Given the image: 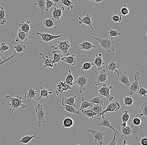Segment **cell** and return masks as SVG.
Wrapping results in <instances>:
<instances>
[{
  "mask_svg": "<svg viewBox=\"0 0 147 145\" xmlns=\"http://www.w3.org/2000/svg\"><path fill=\"white\" fill-rule=\"evenodd\" d=\"M27 94V92H25L24 97L23 99L22 97L19 95H17L16 97H11L9 95L5 96V99L11 102V103L9 104V105L11 108H12V110L10 115H9V117L5 121V123H7V122L8 121L11 114L13 112L14 110L15 109L18 110L20 107H22L23 109H25L27 108V105L23 104V103L24 102H30V101L29 100H24L25 99Z\"/></svg>",
  "mask_w": 147,
  "mask_h": 145,
  "instance_id": "obj_1",
  "label": "cell"
},
{
  "mask_svg": "<svg viewBox=\"0 0 147 145\" xmlns=\"http://www.w3.org/2000/svg\"><path fill=\"white\" fill-rule=\"evenodd\" d=\"M92 38L96 39L99 42L100 46L99 47L109 52H115V48L117 44L114 46V42L113 41L112 37H108L105 38L96 37L92 36Z\"/></svg>",
  "mask_w": 147,
  "mask_h": 145,
  "instance_id": "obj_2",
  "label": "cell"
},
{
  "mask_svg": "<svg viewBox=\"0 0 147 145\" xmlns=\"http://www.w3.org/2000/svg\"><path fill=\"white\" fill-rule=\"evenodd\" d=\"M68 37L66 38V39L64 41H58L57 46H55L51 45V48L52 49L56 50H59L61 52H63L66 56L70 55L69 52V50L72 45L68 40Z\"/></svg>",
  "mask_w": 147,
  "mask_h": 145,
  "instance_id": "obj_3",
  "label": "cell"
},
{
  "mask_svg": "<svg viewBox=\"0 0 147 145\" xmlns=\"http://www.w3.org/2000/svg\"><path fill=\"white\" fill-rule=\"evenodd\" d=\"M120 108V104L117 101H115L111 102L107 105L104 110L99 114V118H95L96 120H100L102 115L105 113L108 112H115L119 110Z\"/></svg>",
  "mask_w": 147,
  "mask_h": 145,
  "instance_id": "obj_4",
  "label": "cell"
},
{
  "mask_svg": "<svg viewBox=\"0 0 147 145\" xmlns=\"http://www.w3.org/2000/svg\"><path fill=\"white\" fill-rule=\"evenodd\" d=\"M112 88V86L108 87L106 84H104L100 88L97 90V92L100 95L103 96L107 100L112 101L114 99V97L110 94V90Z\"/></svg>",
  "mask_w": 147,
  "mask_h": 145,
  "instance_id": "obj_5",
  "label": "cell"
},
{
  "mask_svg": "<svg viewBox=\"0 0 147 145\" xmlns=\"http://www.w3.org/2000/svg\"><path fill=\"white\" fill-rule=\"evenodd\" d=\"M36 115L38 120V127H40L41 123L46 122L45 119L46 113L43 110L42 104H38L35 108Z\"/></svg>",
  "mask_w": 147,
  "mask_h": 145,
  "instance_id": "obj_6",
  "label": "cell"
},
{
  "mask_svg": "<svg viewBox=\"0 0 147 145\" xmlns=\"http://www.w3.org/2000/svg\"><path fill=\"white\" fill-rule=\"evenodd\" d=\"M140 80V73L136 72L135 74V78L134 81L131 84L129 88L127 91H129V95H133L134 93H136L138 91L140 88V86L139 84V81Z\"/></svg>",
  "mask_w": 147,
  "mask_h": 145,
  "instance_id": "obj_7",
  "label": "cell"
},
{
  "mask_svg": "<svg viewBox=\"0 0 147 145\" xmlns=\"http://www.w3.org/2000/svg\"><path fill=\"white\" fill-rule=\"evenodd\" d=\"M87 83H88L87 76H81L77 78L76 81L71 84V86H72L73 85L75 84H78L80 86L79 93L81 94L82 93V91H85V86L87 85Z\"/></svg>",
  "mask_w": 147,
  "mask_h": 145,
  "instance_id": "obj_8",
  "label": "cell"
},
{
  "mask_svg": "<svg viewBox=\"0 0 147 145\" xmlns=\"http://www.w3.org/2000/svg\"><path fill=\"white\" fill-rule=\"evenodd\" d=\"M117 73V76L115 77V80L117 81L120 82L125 86L127 87L130 86L131 83H130L129 77L127 73L124 72L123 74L121 72H119L118 71Z\"/></svg>",
  "mask_w": 147,
  "mask_h": 145,
  "instance_id": "obj_9",
  "label": "cell"
},
{
  "mask_svg": "<svg viewBox=\"0 0 147 145\" xmlns=\"http://www.w3.org/2000/svg\"><path fill=\"white\" fill-rule=\"evenodd\" d=\"M36 35L41 36V41L47 43V42L52 41L54 39L62 37L63 36V34L62 33V34L58 35H51V34H49L47 33L37 32Z\"/></svg>",
  "mask_w": 147,
  "mask_h": 145,
  "instance_id": "obj_10",
  "label": "cell"
},
{
  "mask_svg": "<svg viewBox=\"0 0 147 145\" xmlns=\"http://www.w3.org/2000/svg\"><path fill=\"white\" fill-rule=\"evenodd\" d=\"M88 131L92 133L93 138L95 143L98 142L100 145L103 144L105 133L102 132V130L97 131L94 129H91V130H88Z\"/></svg>",
  "mask_w": 147,
  "mask_h": 145,
  "instance_id": "obj_11",
  "label": "cell"
},
{
  "mask_svg": "<svg viewBox=\"0 0 147 145\" xmlns=\"http://www.w3.org/2000/svg\"><path fill=\"white\" fill-rule=\"evenodd\" d=\"M119 130L121 131V136L124 137H128L132 135V133H135L137 132V128L136 126L134 125L129 126L128 125L125 127L120 128Z\"/></svg>",
  "mask_w": 147,
  "mask_h": 145,
  "instance_id": "obj_12",
  "label": "cell"
},
{
  "mask_svg": "<svg viewBox=\"0 0 147 145\" xmlns=\"http://www.w3.org/2000/svg\"><path fill=\"white\" fill-rule=\"evenodd\" d=\"M71 86L67 84L65 81L59 82L58 84L57 85V89L55 91L56 95L58 96L60 94H62L64 91H67L69 89H72Z\"/></svg>",
  "mask_w": 147,
  "mask_h": 145,
  "instance_id": "obj_13",
  "label": "cell"
},
{
  "mask_svg": "<svg viewBox=\"0 0 147 145\" xmlns=\"http://www.w3.org/2000/svg\"><path fill=\"white\" fill-rule=\"evenodd\" d=\"M102 119L101 121L98 124V126H103V127H107V128H110V129L113 130L115 133L118 135V132L116 131L115 129L112 126V125L110 124V122L109 121L108 118V114L107 113H105L102 115Z\"/></svg>",
  "mask_w": 147,
  "mask_h": 145,
  "instance_id": "obj_14",
  "label": "cell"
},
{
  "mask_svg": "<svg viewBox=\"0 0 147 145\" xmlns=\"http://www.w3.org/2000/svg\"><path fill=\"white\" fill-rule=\"evenodd\" d=\"M64 10V8L63 6H60L59 7L57 6L53 9L52 14H51L52 16H51L50 18L54 22L57 20H59Z\"/></svg>",
  "mask_w": 147,
  "mask_h": 145,
  "instance_id": "obj_15",
  "label": "cell"
},
{
  "mask_svg": "<svg viewBox=\"0 0 147 145\" xmlns=\"http://www.w3.org/2000/svg\"><path fill=\"white\" fill-rule=\"evenodd\" d=\"M108 74L104 69L101 70L99 74L96 76L95 81V85L96 86L100 85L101 83L105 82L108 78Z\"/></svg>",
  "mask_w": 147,
  "mask_h": 145,
  "instance_id": "obj_16",
  "label": "cell"
},
{
  "mask_svg": "<svg viewBox=\"0 0 147 145\" xmlns=\"http://www.w3.org/2000/svg\"><path fill=\"white\" fill-rule=\"evenodd\" d=\"M38 55H41L42 58V63L44 64L45 68H54L56 67L57 64L55 65L53 63V58L49 56L43 55L42 53H38Z\"/></svg>",
  "mask_w": 147,
  "mask_h": 145,
  "instance_id": "obj_17",
  "label": "cell"
},
{
  "mask_svg": "<svg viewBox=\"0 0 147 145\" xmlns=\"http://www.w3.org/2000/svg\"><path fill=\"white\" fill-rule=\"evenodd\" d=\"M78 19L79 20V24L82 26V24L87 25L90 27L92 30H94L93 28L92 27V20L89 14H85L84 17H82L79 16Z\"/></svg>",
  "mask_w": 147,
  "mask_h": 145,
  "instance_id": "obj_18",
  "label": "cell"
},
{
  "mask_svg": "<svg viewBox=\"0 0 147 145\" xmlns=\"http://www.w3.org/2000/svg\"><path fill=\"white\" fill-rule=\"evenodd\" d=\"M105 63L102 58V54L100 53L98 54H96V58L94 62L92 63V65L96 67L97 70H101L102 69V65L105 64Z\"/></svg>",
  "mask_w": 147,
  "mask_h": 145,
  "instance_id": "obj_19",
  "label": "cell"
},
{
  "mask_svg": "<svg viewBox=\"0 0 147 145\" xmlns=\"http://www.w3.org/2000/svg\"><path fill=\"white\" fill-rule=\"evenodd\" d=\"M77 97V95L70 97L68 98L63 97L61 99L62 106L64 105H69L73 106L74 107H76V105L75 104V99Z\"/></svg>",
  "mask_w": 147,
  "mask_h": 145,
  "instance_id": "obj_20",
  "label": "cell"
},
{
  "mask_svg": "<svg viewBox=\"0 0 147 145\" xmlns=\"http://www.w3.org/2000/svg\"><path fill=\"white\" fill-rule=\"evenodd\" d=\"M34 5L37 6L40 10L41 15L44 16L45 12L47 11L46 9V0H35Z\"/></svg>",
  "mask_w": 147,
  "mask_h": 145,
  "instance_id": "obj_21",
  "label": "cell"
},
{
  "mask_svg": "<svg viewBox=\"0 0 147 145\" xmlns=\"http://www.w3.org/2000/svg\"><path fill=\"white\" fill-rule=\"evenodd\" d=\"M78 45L80 46V50L86 51L90 50L92 48H95L96 47L95 45L88 41H83L81 43H79Z\"/></svg>",
  "mask_w": 147,
  "mask_h": 145,
  "instance_id": "obj_22",
  "label": "cell"
},
{
  "mask_svg": "<svg viewBox=\"0 0 147 145\" xmlns=\"http://www.w3.org/2000/svg\"><path fill=\"white\" fill-rule=\"evenodd\" d=\"M31 23L30 20H28L26 22L22 21V23L18 25L19 29L22 30L28 35L29 32L30 31V24Z\"/></svg>",
  "mask_w": 147,
  "mask_h": 145,
  "instance_id": "obj_23",
  "label": "cell"
},
{
  "mask_svg": "<svg viewBox=\"0 0 147 145\" xmlns=\"http://www.w3.org/2000/svg\"><path fill=\"white\" fill-rule=\"evenodd\" d=\"M28 35H27L25 32H23L20 29H18L17 37L16 38L15 41L16 42L21 41L27 42L28 40Z\"/></svg>",
  "mask_w": 147,
  "mask_h": 145,
  "instance_id": "obj_24",
  "label": "cell"
},
{
  "mask_svg": "<svg viewBox=\"0 0 147 145\" xmlns=\"http://www.w3.org/2000/svg\"><path fill=\"white\" fill-rule=\"evenodd\" d=\"M120 64L115 62L113 61H111L108 65L106 66L107 71L111 72H117V69L120 67Z\"/></svg>",
  "mask_w": 147,
  "mask_h": 145,
  "instance_id": "obj_25",
  "label": "cell"
},
{
  "mask_svg": "<svg viewBox=\"0 0 147 145\" xmlns=\"http://www.w3.org/2000/svg\"><path fill=\"white\" fill-rule=\"evenodd\" d=\"M63 61L66 62V63L68 64L71 65H75L77 63L75 54H72L71 55L67 56V57H64L63 58Z\"/></svg>",
  "mask_w": 147,
  "mask_h": 145,
  "instance_id": "obj_26",
  "label": "cell"
},
{
  "mask_svg": "<svg viewBox=\"0 0 147 145\" xmlns=\"http://www.w3.org/2000/svg\"><path fill=\"white\" fill-rule=\"evenodd\" d=\"M52 53L53 54V64H57V63H60L61 62L63 61V55L61 53H58L56 51H52Z\"/></svg>",
  "mask_w": 147,
  "mask_h": 145,
  "instance_id": "obj_27",
  "label": "cell"
},
{
  "mask_svg": "<svg viewBox=\"0 0 147 145\" xmlns=\"http://www.w3.org/2000/svg\"><path fill=\"white\" fill-rule=\"evenodd\" d=\"M40 89H41L40 96H39L38 98L36 99V101H38L40 100L41 98L45 97L47 99L48 98L49 95H51L52 94V92L48 91L47 89L44 87H40Z\"/></svg>",
  "mask_w": 147,
  "mask_h": 145,
  "instance_id": "obj_28",
  "label": "cell"
},
{
  "mask_svg": "<svg viewBox=\"0 0 147 145\" xmlns=\"http://www.w3.org/2000/svg\"><path fill=\"white\" fill-rule=\"evenodd\" d=\"M79 103L80 104V110H84V109L87 108H89V107H93L94 104L91 102H89L87 100L84 99V97H82V101H80Z\"/></svg>",
  "mask_w": 147,
  "mask_h": 145,
  "instance_id": "obj_29",
  "label": "cell"
},
{
  "mask_svg": "<svg viewBox=\"0 0 147 145\" xmlns=\"http://www.w3.org/2000/svg\"><path fill=\"white\" fill-rule=\"evenodd\" d=\"M74 125V121L72 118H67L63 122V128H70Z\"/></svg>",
  "mask_w": 147,
  "mask_h": 145,
  "instance_id": "obj_30",
  "label": "cell"
},
{
  "mask_svg": "<svg viewBox=\"0 0 147 145\" xmlns=\"http://www.w3.org/2000/svg\"><path fill=\"white\" fill-rule=\"evenodd\" d=\"M83 114L87 117V118H93L94 116H96L97 115V114L96 113V112H94L91 109L88 110H81Z\"/></svg>",
  "mask_w": 147,
  "mask_h": 145,
  "instance_id": "obj_31",
  "label": "cell"
},
{
  "mask_svg": "<svg viewBox=\"0 0 147 145\" xmlns=\"http://www.w3.org/2000/svg\"><path fill=\"white\" fill-rule=\"evenodd\" d=\"M7 22L5 18V11L2 6H0V25H4Z\"/></svg>",
  "mask_w": 147,
  "mask_h": 145,
  "instance_id": "obj_32",
  "label": "cell"
},
{
  "mask_svg": "<svg viewBox=\"0 0 147 145\" xmlns=\"http://www.w3.org/2000/svg\"><path fill=\"white\" fill-rule=\"evenodd\" d=\"M87 100L89 102H91L93 104H98V105L102 106L104 105L103 101L98 96H96L90 100L87 99Z\"/></svg>",
  "mask_w": 147,
  "mask_h": 145,
  "instance_id": "obj_33",
  "label": "cell"
},
{
  "mask_svg": "<svg viewBox=\"0 0 147 145\" xmlns=\"http://www.w3.org/2000/svg\"><path fill=\"white\" fill-rule=\"evenodd\" d=\"M62 106H63V108L65 109V110L69 113L75 114H80V112L77 110L73 106L69 105H64Z\"/></svg>",
  "mask_w": 147,
  "mask_h": 145,
  "instance_id": "obj_34",
  "label": "cell"
},
{
  "mask_svg": "<svg viewBox=\"0 0 147 145\" xmlns=\"http://www.w3.org/2000/svg\"><path fill=\"white\" fill-rule=\"evenodd\" d=\"M38 92V90L37 91H35L33 88H30L29 91H28V100L31 101L32 99L36 100L37 99L36 98Z\"/></svg>",
  "mask_w": 147,
  "mask_h": 145,
  "instance_id": "obj_35",
  "label": "cell"
},
{
  "mask_svg": "<svg viewBox=\"0 0 147 145\" xmlns=\"http://www.w3.org/2000/svg\"><path fill=\"white\" fill-rule=\"evenodd\" d=\"M55 22L50 18L44 19L42 22L43 25L47 28H51L55 25Z\"/></svg>",
  "mask_w": 147,
  "mask_h": 145,
  "instance_id": "obj_36",
  "label": "cell"
},
{
  "mask_svg": "<svg viewBox=\"0 0 147 145\" xmlns=\"http://www.w3.org/2000/svg\"><path fill=\"white\" fill-rule=\"evenodd\" d=\"M13 47L15 50L16 52L18 53H21L23 52H24L26 48V45L22 44H18L16 46H13Z\"/></svg>",
  "mask_w": 147,
  "mask_h": 145,
  "instance_id": "obj_37",
  "label": "cell"
},
{
  "mask_svg": "<svg viewBox=\"0 0 147 145\" xmlns=\"http://www.w3.org/2000/svg\"><path fill=\"white\" fill-rule=\"evenodd\" d=\"M60 2L67 7V10L72 9L74 8L73 3L70 0H60Z\"/></svg>",
  "mask_w": 147,
  "mask_h": 145,
  "instance_id": "obj_38",
  "label": "cell"
},
{
  "mask_svg": "<svg viewBox=\"0 0 147 145\" xmlns=\"http://www.w3.org/2000/svg\"><path fill=\"white\" fill-rule=\"evenodd\" d=\"M36 135H32V136L26 135V136L23 137L22 139L19 140L18 142H19V143H21V144H27L28 143H29V142Z\"/></svg>",
  "mask_w": 147,
  "mask_h": 145,
  "instance_id": "obj_39",
  "label": "cell"
},
{
  "mask_svg": "<svg viewBox=\"0 0 147 145\" xmlns=\"http://www.w3.org/2000/svg\"><path fill=\"white\" fill-rule=\"evenodd\" d=\"M69 74L67 76L65 79V82L69 85L71 86V85L73 83V81L74 80V78L71 74V72L69 69L68 70Z\"/></svg>",
  "mask_w": 147,
  "mask_h": 145,
  "instance_id": "obj_40",
  "label": "cell"
},
{
  "mask_svg": "<svg viewBox=\"0 0 147 145\" xmlns=\"http://www.w3.org/2000/svg\"><path fill=\"white\" fill-rule=\"evenodd\" d=\"M91 110L96 112L97 114H99L101 113L104 110L102 106L96 104H94V106L92 107Z\"/></svg>",
  "mask_w": 147,
  "mask_h": 145,
  "instance_id": "obj_41",
  "label": "cell"
},
{
  "mask_svg": "<svg viewBox=\"0 0 147 145\" xmlns=\"http://www.w3.org/2000/svg\"><path fill=\"white\" fill-rule=\"evenodd\" d=\"M123 101L126 106H130L133 104L134 100L131 97H124Z\"/></svg>",
  "mask_w": 147,
  "mask_h": 145,
  "instance_id": "obj_42",
  "label": "cell"
},
{
  "mask_svg": "<svg viewBox=\"0 0 147 145\" xmlns=\"http://www.w3.org/2000/svg\"><path fill=\"white\" fill-rule=\"evenodd\" d=\"M138 96L140 97H146L147 96V91L146 89L143 88L142 86H140V88L138 91L137 92Z\"/></svg>",
  "mask_w": 147,
  "mask_h": 145,
  "instance_id": "obj_43",
  "label": "cell"
},
{
  "mask_svg": "<svg viewBox=\"0 0 147 145\" xmlns=\"http://www.w3.org/2000/svg\"><path fill=\"white\" fill-rule=\"evenodd\" d=\"M108 34L109 35V37H117L118 36H122L120 33L117 30H114V29H110L109 31L108 32Z\"/></svg>",
  "mask_w": 147,
  "mask_h": 145,
  "instance_id": "obj_44",
  "label": "cell"
},
{
  "mask_svg": "<svg viewBox=\"0 0 147 145\" xmlns=\"http://www.w3.org/2000/svg\"><path fill=\"white\" fill-rule=\"evenodd\" d=\"M111 18L113 22L115 23H120L122 21V16L120 15H113L111 14Z\"/></svg>",
  "mask_w": 147,
  "mask_h": 145,
  "instance_id": "obj_45",
  "label": "cell"
},
{
  "mask_svg": "<svg viewBox=\"0 0 147 145\" xmlns=\"http://www.w3.org/2000/svg\"><path fill=\"white\" fill-rule=\"evenodd\" d=\"M130 118V115L128 113V111L127 110L124 111L122 116V120L123 122H127Z\"/></svg>",
  "mask_w": 147,
  "mask_h": 145,
  "instance_id": "obj_46",
  "label": "cell"
},
{
  "mask_svg": "<svg viewBox=\"0 0 147 145\" xmlns=\"http://www.w3.org/2000/svg\"><path fill=\"white\" fill-rule=\"evenodd\" d=\"M147 104L146 103H144L142 104L141 106V109L142 110V112L139 115V118L142 117V116H145L147 117Z\"/></svg>",
  "mask_w": 147,
  "mask_h": 145,
  "instance_id": "obj_47",
  "label": "cell"
},
{
  "mask_svg": "<svg viewBox=\"0 0 147 145\" xmlns=\"http://www.w3.org/2000/svg\"><path fill=\"white\" fill-rule=\"evenodd\" d=\"M10 49V47L6 45L5 42H3L0 45V53H3L5 51L8 50Z\"/></svg>",
  "mask_w": 147,
  "mask_h": 145,
  "instance_id": "obj_48",
  "label": "cell"
},
{
  "mask_svg": "<svg viewBox=\"0 0 147 145\" xmlns=\"http://www.w3.org/2000/svg\"><path fill=\"white\" fill-rule=\"evenodd\" d=\"M55 5V3L51 0H46V9L48 13H49V9Z\"/></svg>",
  "mask_w": 147,
  "mask_h": 145,
  "instance_id": "obj_49",
  "label": "cell"
},
{
  "mask_svg": "<svg viewBox=\"0 0 147 145\" xmlns=\"http://www.w3.org/2000/svg\"><path fill=\"white\" fill-rule=\"evenodd\" d=\"M120 12L123 16H126L129 13V10L128 7L126 5L124 4L123 5L122 9H121Z\"/></svg>",
  "mask_w": 147,
  "mask_h": 145,
  "instance_id": "obj_50",
  "label": "cell"
},
{
  "mask_svg": "<svg viewBox=\"0 0 147 145\" xmlns=\"http://www.w3.org/2000/svg\"><path fill=\"white\" fill-rule=\"evenodd\" d=\"M132 122L133 124L135 126H139L140 125L142 122V120L140 118H133L132 120Z\"/></svg>",
  "mask_w": 147,
  "mask_h": 145,
  "instance_id": "obj_51",
  "label": "cell"
},
{
  "mask_svg": "<svg viewBox=\"0 0 147 145\" xmlns=\"http://www.w3.org/2000/svg\"><path fill=\"white\" fill-rule=\"evenodd\" d=\"M92 63L90 62H85L83 64L82 70H88L91 68L92 66Z\"/></svg>",
  "mask_w": 147,
  "mask_h": 145,
  "instance_id": "obj_52",
  "label": "cell"
},
{
  "mask_svg": "<svg viewBox=\"0 0 147 145\" xmlns=\"http://www.w3.org/2000/svg\"><path fill=\"white\" fill-rule=\"evenodd\" d=\"M16 52H14L13 54H12L11 56H10L9 57H8V58H7V59H3V60L1 62H0V67H1V66L3 64L9 61H10L11 59L14 58L15 56H16Z\"/></svg>",
  "mask_w": 147,
  "mask_h": 145,
  "instance_id": "obj_53",
  "label": "cell"
},
{
  "mask_svg": "<svg viewBox=\"0 0 147 145\" xmlns=\"http://www.w3.org/2000/svg\"><path fill=\"white\" fill-rule=\"evenodd\" d=\"M116 135L117 134L116 133H115L113 138L112 141H110L107 145H117V144L116 140Z\"/></svg>",
  "mask_w": 147,
  "mask_h": 145,
  "instance_id": "obj_54",
  "label": "cell"
},
{
  "mask_svg": "<svg viewBox=\"0 0 147 145\" xmlns=\"http://www.w3.org/2000/svg\"><path fill=\"white\" fill-rule=\"evenodd\" d=\"M141 145H147V137L145 136L141 138L140 141Z\"/></svg>",
  "mask_w": 147,
  "mask_h": 145,
  "instance_id": "obj_55",
  "label": "cell"
},
{
  "mask_svg": "<svg viewBox=\"0 0 147 145\" xmlns=\"http://www.w3.org/2000/svg\"><path fill=\"white\" fill-rule=\"evenodd\" d=\"M88 1H93L94 2L96 3H97L98 4H100V3L103 1V0H87Z\"/></svg>",
  "mask_w": 147,
  "mask_h": 145,
  "instance_id": "obj_56",
  "label": "cell"
},
{
  "mask_svg": "<svg viewBox=\"0 0 147 145\" xmlns=\"http://www.w3.org/2000/svg\"><path fill=\"white\" fill-rule=\"evenodd\" d=\"M55 3V5H57V4H59L60 3V0H51Z\"/></svg>",
  "mask_w": 147,
  "mask_h": 145,
  "instance_id": "obj_57",
  "label": "cell"
},
{
  "mask_svg": "<svg viewBox=\"0 0 147 145\" xmlns=\"http://www.w3.org/2000/svg\"><path fill=\"white\" fill-rule=\"evenodd\" d=\"M121 145H129V144H127L126 141V140H124L123 141V143Z\"/></svg>",
  "mask_w": 147,
  "mask_h": 145,
  "instance_id": "obj_58",
  "label": "cell"
},
{
  "mask_svg": "<svg viewBox=\"0 0 147 145\" xmlns=\"http://www.w3.org/2000/svg\"><path fill=\"white\" fill-rule=\"evenodd\" d=\"M3 59H4L2 58L1 57V56H0V62H1L2 61H3Z\"/></svg>",
  "mask_w": 147,
  "mask_h": 145,
  "instance_id": "obj_59",
  "label": "cell"
},
{
  "mask_svg": "<svg viewBox=\"0 0 147 145\" xmlns=\"http://www.w3.org/2000/svg\"><path fill=\"white\" fill-rule=\"evenodd\" d=\"M0 1H4L5 0H0Z\"/></svg>",
  "mask_w": 147,
  "mask_h": 145,
  "instance_id": "obj_60",
  "label": "cell"
},
{
  "mask_svg": "<svg viewBox=\"0 0 147 145\" xmlns=\"http://www.w3.org/2000/svg\"><path fill=\"white\" fill-rule=\"evenodd\" d=\"M80 145V144H78V145Z\"/></svg>",
  "mask_w": 147,
  "mask_h": 145,
  "instance_id": "obj_61",
  "label": "cell"
}]
</instances>
